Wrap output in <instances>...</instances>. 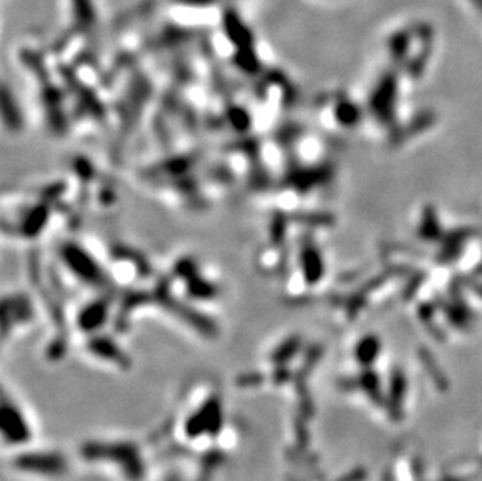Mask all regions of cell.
Masks as SVG:
<instances>
[{
	"label": "cell",
	"instance_id": "cell-1",
	"mask_svg": "<svg viewBox=\"0 0 482 481\" xmlns=\"http://www.w3.org/2000/svg\"><path fill=\"white\" fill-rule=\"evenodd\" d=\"M395 82L392 77L384 78L383 82L379 83L377 91L373 92L372 97V106L373 111L377 113V116L381 119L389 120L392 117V108L395 102Z\"/></svg>",
	"mask_w": 482,
	"mask_h": 481
}]
</instances>
